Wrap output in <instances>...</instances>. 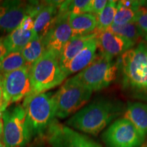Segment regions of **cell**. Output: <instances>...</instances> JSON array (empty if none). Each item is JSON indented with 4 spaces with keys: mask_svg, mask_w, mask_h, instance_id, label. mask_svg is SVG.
Returning a JSON list of instances; mask_svg holds the SVG:
<instances>
[{
    "mask_svg": "<svg viewBox=\"0 0 147 147\" xmlns=\"http://www.w3.org/2000/svg\"><path fill=\"white\" fill-rule=\"evenodd\" d=\"M31 67L26 65L21 68L2 76L3 104L1 108L5 111L10 104L18 102L31 94Z\"/></svg>",
    "mask_w": 147,
    "mask_h": 147,
    "instance_id": "cell-8",
    "label": "cell"
},
{
    "mask_svg": "<svg viewBox=\"0 0 147 147\" xmlns=\"http://www.w3.org/2000/svg\"><path fill=\"white\" fill-rule=\"evenodd\" d=\"M136 23L138 25L143 34L144 41L147 42V8L143 7L138 11L135 21Z\"/></svg>",
    "mask_w": 147,
    "mask_h": 147,
    "instance_id": "cell-26",
    "label": "cell"
},
{
    "mask_svg": "<svg viewBox=\"0 0 147 147\" xmlns=\"http://www.w3.org/2000/svg\"><path fill=\"white\" fill-rule=\"evenodd\" d=\"M28 15V2L5 1L0 3V29L10 34Z\"/></svg>",
    "mask_w": 147,
    "mask_h": 147,
    "instance_id": "cell-12",
    "label": "cell"
},
{
    "mask_svg": "<svg viewBox=\"0 0 147 147\" xmlns=\"http://www.w3.org/2000/svg\"><path fill=\"white\" fill-rule=\"evenodd\" d=\"M2 114H3V112L0 111V119H1V118H2Z\"/></svg>",
    "mask_w": 147,
    "mask_h": 147,
    "instance_id": "cell-32",
    "label": "cell"
},
{
    "mask_svg": "<svg viewBox=\"0 0 147 147\" xmlns=\"http://www.w3.org/2000/svg\"><path fill=\"white\" fill-rule=\"evenodd\" d=\"M118 1L110 0L108 1L105 8L98 15L97 18V27L95 32H100L108 29L113 25L117 10Z\"/></svg>",
    "mask_w": 147,
    "mask_h": 147,
    "instance_id": "cell-21",
    "label": "cell"
},
{
    "mask_svg": "<svg viewBox=\"0 0 147 147\" xmlns=\"http://www.w3.org/2000/svg\"><path fill=\"white\" fill-rule=\"evenodd\" d=\"M62 1H38L34 20V31L40 38H43L57 17L59 8Z\"/></svg>",
    "mask_w": 147,
    "mask_h": 147,
    "instance_id": "cell-14",
    "label": "cell"
},
{
    "mask_svg": "<svg viewBox=\"0 0 147 147\" xmlns=\"http://www.w3.org/2000/svg\"><path fill=\"white\" fill-rule=\"evenodd\" d=\"M26 65L27 64L21 52L8 53L0 61V75L4 76Z\"/></svg>",
    "mask_w": 147,
    "mask_h": 147,
    "instance_id": "cell-24",
    "label": "cell"
},
{
    "mask_svg": "<svg viewBox=\"0 0 147 147\" xmlns=\"http://www.w3.org/2000/svg\"><path fill=\"white\" fill-rule=\"evenodd\" d=\"M22 106L26 112L31 140L34 138H42L56 118L53 95L48 93L28 95Z\"/></svg>",
    "mask_w": 147,
    "mask_h": 147,
    "instance_id": "cell-3",
    "label": "cell"
},
{
    "mask_svg": "<svg viewBox=\"0 0 147 147\" xmlns=\"http://www.w3.org/2000/svg\"><path fill=\"white\" fill-rule=\"evenodd\" d=\"M124 118L129 121L144 136L147 135V104L142 102H128Z\"/></svg>",
    "mask_w": 147,
    "mask_h": 147,
    "instance_id": "cell-18",
    "label": "cell"
},
{
    "mask_svg": "<svg viewBox=\"0 0 147 147\" xmlns=\"http://www.w3.org/2000/svg\"><path fill=\"white\" fill-rule=\"evenodd\" d=\"M37 36L34 30H23L18 27L3 38V42L8 53L21 52L27 44Z\"/></svg>",
    "mask_w": 147,
    "mask_h": 147,
    "instance_id": "cell-20",
    "label": "cell"
},
{
    "mask_svg": "<svg viewBox=\"0 0 147 147\" xmlns=\"http://www.w3.org/2000/svg\"><path fill=\"white\" fill-rule=\"evenodd\" d=\"M3 104V86H2V76L0 75V110ZM2 112V111H1Z\"/></svg>",
    "mask_w": 147,
    "mask_h": 147,
    "instance_id": "cell-30",
    "label": "cell"
},
{
    "mask_svg": "<svg viewBox=\"0 0 147 147\" xmlns=\"http://www.w3.org/2000/svg\"><path fill=\"white\" fill-rule=\"evenodd\" d=\"M0 111H1V110H0Z\"/></svg>",
    "mask_w": 147,
    "mask_h": 147,
    "instance_id": "cell-34",
    "label": "cell"
},
{
    "mask_svg": "<svg viewBox=\"0 0 147 147\" xmlns=\"http://www.w3.org/2000/svg\"><path fill=\"white\" fill-rule=\"evenodd\" d=\"M92 93L93 91L84 87L72 77L67 79L53 95L56 117L65 119L74 115L89 102Z\"/></svg>",
    "mask_w": 147,
    "mask_h": 147,
    "instance_id": "cell-6",
    "label": "cell"
},
{
    "mask_svg": "<svg viewBox=\"0 0 147 147\" xmlns=\"http://www.w3.org/2000/svg\"><path fill=\"white\" fill-rule=\"evenodd\" d=\"M145 138L146 136L124 117L114 121L102 134L107 147H140Z\"/></svg>",
    "mask_w": 147,
    "mask_h": 147,
    "instance_id": "cell-9",
    "label": "cell"
},
{
    "mask_svg": "<svg viewBox=\"0 0 147 147\" xmlns=\"http://www.w3.org/2000/svg\"><path fill=\"white\" fill-rule=\"evenodd\" d=\"M68 21L72 37L87 36L96 30V16L91 13L69 14Z\"/></svg>",
    "mask_w": 147,
    "mask_h": 147,
    "instance_id": "cell-17",
    "label": "cell"
},
{
    "mask_svg": "<svg viewBox=\"0 0 147 147\" xmlns=\"http://www.w3.org/2000/svg\"><path fill=\"white\" fill-rule=\"evenodd\" d=\"M3 142L5 147H25L31 141L27 116L22 104L3 112Z\"/></svg>",
    "mask_w": 147,
    "mask_h": 147,
    "instance_id": "cell-7",
    "label": "cell"
},
{
    "mask_svg": "<svg viewBox=\"0 0 147 147\" xmlns=\"http://www.w3.org/2000/svg\"><path fill=\"white\" fill-rule=\"evenodd\" d=\"M69 14L59 13L55 23L42 38L47 50H51L61 56L66 44L72 38L69 25Z\"/></svg>",
    "mask_w": 147,
    "mask_h": 147,
    "instance_id": "cell-11",
    "label": "cell"
},
{
    "mask_svg": "<svg viewBox=\"0 0 147 147\" xmlns=\"http://www.w3.org/2000/svg\"><path fill=\"white\" fill-rule=\"evenodd\" d=\"M97 35V33L95 32L87 36L72 37L69 40L64 47L59 58L61 67L64 72L69 62L87 46L90 40L95 38Z\"/></svg>",
    "mask_w": 147,
    "mask_h": 147,
    "instance_id": "cell-16",
    "label": "cell"
},
{
    "mask_svg": "<svg viewBox=\"0 0 147 147\" xmlns=\"http://www.w3.org/2000/svg\"><path fill=\"white\" fill-rule=\"evenodd\" d=\"M109 29L115 34L136 45L139 40L143 38L140 28L135 22L121 25H113ZM142 41V40H140Z\"/></svg>",
    "mask_w": 147,
    "mask_h": 147,
    "instance_id": "cell-23",
    "label": "cell"
},
{
    "mask_svg": "<svg viewBox=\"0 0 147 147\" xmlns=\"http://www.w3.org/2000/svg\"><path fill=\"white\" fill-rule=\"evenodd\" d=\"M8 51L5 48L4 44L3 42V38H0V61L3 59V58L8 54Z\"/></svg>",
    "mask_w": 147,
    "mask_h": 147,
    "instance_id": "cell-29",
    "label": "cell"
},
{
    "mask_svg": "<svg viewBox=\"0 0 147 147\" xmlns=\"http://www.w3.org/2000/svg\"><path fill=\"white\" fill-rule=\"evenodd\" d=\"M66 78L61 67L59 57L54 51L47 50L31 67L32 91L30 95L45 93L63 83Z\"/></svg>",
    "mask_w": 147,
    "mask_h": 147,
    "instance_id": "cell-4",
    "label": "cell"
},
{
    "mask_svg": "<svg viewBox=\"0 0 147 147\" xmlns=\"http://www.w3.org/2000/svg\"><path fill=\"white\" fill-rule=\"evenodd\" d=\"M0 2H1V1H0Z\"/></svg>",
    "mask_w": 147,
    "mask_h": 147,
    "instance_id": "cell-35",
    "label": "cell"
},
{
    "mask_svg": "<svg viewBox=\"0 0 147 147\" xmlns=\"http://www.w3.org/2000/svg\"><path fill=\"white\" fill-rule=\"evenodd\" d=\"M125 106L120 101L102 98L81 108L67 121L74 129L96 136L125 112Z\"/></svg>",
    "mask_w": 147,
    "mask_h": 147,
    "instance_id": "cell-1",
    "label": "cell"
},
{
    "mask_svg": "<svg viewBox=\"0 0 147 147\" xmlns=\"http://www.w3.org/2000/svg\"><path fill=\"white\" fill-rule=\"evenodd\" d=\"M43 137L51 147H102L93 140L55 120Z\"/></svg>",
    "mask_w": 147,
    "mask_h": 147,
    "instance_id": "cell-10",
    "label": "cell"
},
{
    "mask_svg": "<svg viewBox=\"0 0 147 147\" xmlns=\"http://www.w3.org/2000/svg\"><path fill=\"white\" fill-rule=\"evenodd\" d=\"M46 51L47 49L43 40L42 38L37 36L27 44L21 53L27 65H32L41 57Z\"/></svg>",
    "mask_w": 147,
    "mask_h": 147,
    "instance_id": "cell-22",
    "label": "cell"
},
{
    "mask_svg": "<svg viewBox=\"0 0 147 147\" xmlns=\"http://www.w3.org/2000/svg\"><path fill=\"white\" fill-rule=\"evenodd\" d=\"M0 147H5V145L3 142H0Z\"/></svg>",
    "mask_w": 147,
    "mask_h": 147,
    "instance_id": "cell-31",
    "label": "cell"
},
{
    "mask_svg": "<svg viewBox=\"0 0 147 147\" xmlns=\"http://www.w3.org/2000/svg\"><path fill=\"white\" fill-rule=\"evenodd\" d=\"M18 27L23 30H34V20L30 16L27 15L23 18Z\"/></svg>",
    "mask_w": 147,
    "mask_h": 147,
    "instance_id": "cell-28",
    "label": "cell"
},
{
    "mask_svg": "<svg viewBox=\"0 0 147 147\" xmlns=\"http://www.w3.org/2000/svg\"><path fill=\"white\" fill-rule=\"evenodd\" d=\"M96 37L90 40L87 46L69 62L65 69L67 77L72 74L80 72L94 60L97 50Z\"/></svg>",
    "mask_w": 147,
    "mask_h": 147,
    "instance_id": "cell-15",
    "label": "cell"
},
{
    "mask_svg": "<svg viewBox=\"0 0 147 147\" xmlns=\"http://www.w3.org/2000/svg\"><path fill=\"white\" fill-rule=\"evenodd\" d=\"M118 71V60L97 53L91 64L72 78L93 92L98 91L108 87L115 80Z\"/></svg>",
    "mask_w": 147,
    "mask_h": 147,
    "instance_id": "cell-5",
    "label": "cell"
},
{
    "mask_svg": "<svg viewBox=\"0 0 147 147\" xmlns=\"http://www.w3.org/2000/svg\"><path fill=\"white\" fill-rule=\"evenodd\" d=\"M97 33L96 40L99 53L108 57L115 59L117 57H121L136 45L133 42L111 32L109 29Z\"/></svg>",
    "mask_w": 147,
    "mask_h": 147,
    "instance_id": "cell-13",
    "label": "cell"
},
{
    "mask_svg": "<svg viewBox=\"0 0 147 147\" xmlns=\"http://www.w3.org/2000/svg\"><path fill=\"white\" fill-rule=\"evenodd\" d=\"M118 61L123 89L136 98L147 100V42L140 41Z\"/></svg>",
    "mask_w": 147,
    "mask_h": 147,
    "instance_id": "cell-2",
    "label": "cell"
},
{
    "mask_svg": "<svg viewBox=\"0 0 147 147\" xmlns=\"http://www.w3.org/2000/svg\"><path fill=\"white\" fill-rule=\"evenodd\" d=\"M92 0H68L62 1L59 13L84 14L91 13Z\"/></svg>",
    "mask_w": 147,
    "mask_h": 147,
    "instance_id": "cell-25",
    "label": "cell"
},
{
    "mask_svg": "<svg viewBox=\"0 0 147 147\" xmlns=\"http://www.w3.org/2000/svg\"><path fill=\"white\" fill-rule=\"evenodd\" d=\"M144 147H147V144H146V145H145V146Z\"/></svg>",
    "mask_w": 147,
    "mask_h": 147,
    "instance_id": "cell-33",
    "label": "cell"
},
{
    "mask_svg": "<svg viewBox=\"0 0 147 147\" xmlns=\"http://www.w3.org/2000/svg\"><path fill=\"white\" fill-rule=\"evenodd\" d=\"M107 0H92L91 13L95 16L98 15L108 3Z\"/></svg>",
    "mask_w": 147,
    "mask_h": 147,
    "instance_id": "cell-27",
    "label": "cell"
},
{
    "mask_svg": "<svg viewBox=\"0 0 147 147\" xmlns=\"http://www.w3.org/2000/svg\"><path fill=\"white\" fill-rule=\"evenodd\" d=\"M145 4L143 1L136 0H122L118 1L117 10L113 25H121L133 23L138 12Z\"/></svg>",
    "mask_w": 147,
    "mask_h": 147,
    "instance_id": "cell-19",
    "label": "cell"
}]
</instances>
